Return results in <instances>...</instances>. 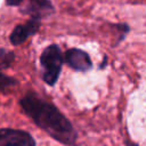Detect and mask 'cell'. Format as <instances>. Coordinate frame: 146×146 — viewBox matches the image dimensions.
I'll use <instances>...</instances> for the list:
<instances>
[{
	"instance_id": "cell-1",
	"label": "cell",
	"mask_w": 146,
	"mask_h": 146,
	"mask_svg": "<svg viewBox=\"0 0 146 146\" xmlns=\"http://www.w3.org/2000/svg\"><path fill=\"white\" fill-rule=\"evenodd\" d=\"M21 106L35 124L52 138L66 145H74L76 133L71 122L52 104L29 94L21 99Z\"/></svg>"
},
{
	"instance_id": "cell-3",
	"label": "cell",
	"mask_w": 146,
	"mask_h": 146,
	"mask_svg": "<svg viewBox=\"0 0 146 146\" xmlns=\"http://www.w3.org/2000/svg\"><path fill=\"white\" fill-rule=\"evenodd\" d=\"M0 146H35V141L26 131L6 128L0 130Z\"/></svg>"
},
{
	"instance_id": "cell-6",
	"label": "cell",
	"mask_w": 146,
	"mask_h": 146,
	"mask_svg": "<svg viewBox=\"0 0 146 146\" xmlns=\"http://www.w3.org/2000/svg\"><path fill=\"white\" fill-rule=\"evenodd\" d=\"M14 60V54L10 51H0V70L7 67Z\"/></svg>"
},
{
	"instance_id": "cell-8",
	"label": "cell",
	"mask_w": 146,
	"mask_h": 146,
	"mask_svg": "<svg viewBox=\"0 0 146 146\" xmlns=\"http://www.w3.org/2000/svg\"><path fill=\"white\" fill-rule=\"evenodd\" d=\"M30 2L32 3V7L35 10H46L51 8V5L47 0H30Z\"/></svg>"
},
{
	"instance_id": "cell-4",
	"label": "cell",
	"mask_w": 146,
	"mask_h": 146,
	"mask_svg": "<svg viewBox=\"0 0 146 146\" xmlns=\"http://www.w3.org/2000/svg\"><path fill=\"white\" fill-rule=\"evenodd\" d=\"M66 63L74 70L84 72L91 67V59L89 55L80 49H70L65 54Z\"/></svg>"
},
{
	"instance_id": "cell-9",
	"label": "cell",
	"mask_w": 146,
	"mask_h": 146,
	"mask_svg": "<svg viewBox=\"0 0 146 146\" xmlns=\"http://www.w3.org/2000/svg\"><path fill=\"white\" fill-rule=\"evenodd\" d=\"M23 0H7V5L9 6H18L19 3H22Z\"/></svg>"
},
{
	"instance_id": "cell-2",
	"label": "cell",
	"mask_w": 146,
	"mask_h": 146,
	"mask_svg": "<svg viewBox=\"0 0 146 146\" xmlns=\"http://www.w3.org/2000/svg\"><path fill=\"white\" fill-rule=\"evenodd\" d=\"M40 62L43 68V80L50 86L55 84L63 63V55L60 52V49L55 44L47 47L41 55Z\"/></svg>"
},
{
	"instance_id": "cell-5",
	"label": "cell",
	"mask_w": 146,
	"mask_h": 146,
	"mask_svg": "<svg viewBox=\"0 0 146 146\" xmlns=\"http://www.w3.org/2000/svg\"><path fill=\"white\" fill-rule=\"evenodd\" d=\"M38 29H39V21L36 18H33L23 25H18L10 34V42L15 46L23 43L29 36L33 35L38 31Z\"/></svg>"
},
{
	"instance_id": "cell-7",
	"label": "cell",
	"mask_w": 146,
	"mask_h": 146,
	"mask_svg": "<svg viewBox=\"0 0 146 146\" xmlns=\"http://www.w3.org/2000/svg\"><path fill=\"white\" fill-rule=\"evenodd\" d=\"M15 83H16V81L13 78L7 76V75L0 73V90H5V89L14 86Z\"/></svg>"
}]
</instances>
